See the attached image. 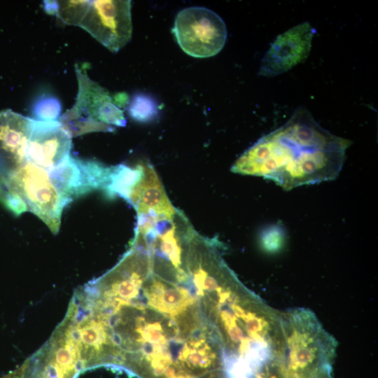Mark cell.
<instances>
[{
	"mask_svg": "<svg viewBox=\"0 0 378 378\" xmlns=\"http://www.w3.org/2000/svg\"><path fill=\"white\" fill-rule=\"evenodd\" d=\"M127 202L134 208L137 215L171 216L178 210L170 202L156 171L147 162H144L143 176Z\"/></svg>",
	"mask_w": 378,
	"mask_h": 378,
	"instance_id": "10",
	"label": "cell"
},
{
	"mask_svg": "<svg viewBox=\"0 0 378 378\" xmlns=\"http://www.w3.org/2000/svg\"><path fill=\"white\" fill-rule=\"evenodd\" d=\"M8 178L24 200L28 210L42 220L52 232L57 233L62 213L71 202L48 170L27 160Z\"/></svg>",
	"mask_w": 378,
	"mask_h": 378,
	"instance_id": "3",
	"label": "cell"
},
{
	"mask_svg": "<svg viewBox=\"0 0 378 378\" xmlns=\"http://www.w3.org/2000/svg\"><path fill=\"white\" fill-rule=\"evenodd\" d=\"M78 94L74 106L66 111L59 122L74 136L94 132H112L113 126L123 127L126 120L122 111L109 92L75 65Z\"/></svg>",
	"mask_w": 378,
	"mask_h": 378,
	"instance_id": "2",
	"label": "cell"
},
{
	"mask_svg": "<svg viewBox=\"0 0 378 378\" xmlns=\"http://www.w3.org/2000/svg\"><path fill=\"white\" fill-rule=\"evenodd\" d=\"M48 172L62 194L71 202L92 191L102 190L108 167L99 161L70 156L64 163Z\"/></svg>",
	"mask_w": 378,
	"mask_h": 378,
	"instance_id": "8",
	"label": "cell"
},
{
	"mask_svg": "<svg viewBox=\"0 0 378 378\" xmlns=\"http://www.w3.org/2000/svg\"><path fill=\"white\" fill-rule=\"evenodd\" d=\"M172 32L181 48L197 58L216 55L223 49L227 38L223 19L204 7H189L179 11Z\"/></svg>",
	"mask_w": 378,
	"mask_h": 378,
	"instance_id": "4",
	"label": "cell"
},
{
	"mask_svg": "<svg viewBox=\"0 0 378 378\" xmlns=\"http://www.w3.org/2000/svg\"><path fill=\"white\" fill-rule=\"evenodd\" d=\"M33 122L10 109L0 111V172L7 178L27 161Z\"/></svg>",
	"mask_w": 378,
	"mask_h": 378,
	"instance_id": "9",
	"label": "cell"
},
{
	"mask_svg": "<svg viewBox=\"0 0 378 378\" xmlns=\"http://www.w3.org/2000/svg\"><path fill=\"white\" fill-rule=\"evenodd\" d=\"M148 304L156 311L175 317L192 304L195 298L186 288L168 287L158 279H153L144 290Z\"/></svg>",
	"mask_w": 378,
	"mask_h": 378,
	"instance_id": "11",
	"label": "cell"
},
{
	"mask_svg": "<svg viewBox=\"0 0 378 378\" xmlns=\"http://www.w3.org/2000/svg\"><path fill=\"white\" fill-rule=\"evenodd\" d=\"M128 113L130 116L139 122H150L157 115L155 102L144 94H136L131 101Z\"/></svg>",
	"mask_w": 378,
	"mask_h": 378,
	"instance_id": "17",
	"label": "cell"
},
{
	"mask_svg": "<svg viewBox=\"0 0 378 378\" xmlns=\"http://www.w3.org/2000/svg\"><path fill=\"white\" fill-rule=\"evenodd\" d=\"M136 324V332L139 335V342L144 345L149 343L151 346H168L166 335L160 322L147 323L144 318H138Z\"/></svg>",
	"mask_w": 378,
	"mask_h": 378,
	"instance_id": "16",
	"label": "cell"
},
{
	"mask_svg": "<svg viewBox=\"0 0 378 378\" xmlns=\"http://www.w3.org/2000/svg\"><path fill=\"white\" fill-rule=\"evenodd\" d=\"M144 174V162L130 167L125 164L111 166L103 192L110 199L116 197L127 201L131 192Z\"/></svg>",
	"mask_w": 378,
	"mask_h": 378,
	"instance_id": "12",
	"label": "cell"
},
{
	"mask_svg": "<svg viewBox=\"0 0 378 378\" xmlns=\"http://www.w3.org/2000/svg\"><path fill=\"white\" fill-rule=\"evenodd\" d=\"M351 142L323 128L304 107L260 138L234 162L236 174L262 177L285 190L335 180Z\"/></svg>",
	"mask_w": 378,
	"mask_h": 378,
	"instance_id": "1",
	"label": "cell"
},
{
	"mask_svg": "<svg viewBox=\"0 0 378 378\" xmlns=\"http://www.w3.org/2000/svg\"><path fill=\"white\" fill-rule=\"evenodd\" d=\"M90 1H45L44 8L47 13L59 18L69 25L78 26L84 18Z\"/></svg>",
	"mask_w": 378,
	"mask_h": 378,
	"instance_id": "13",
	"label": "cell"
},
{
	"mask_svg": "<svg viewBox=\"0 0 378 378\" xmlns=\"http://www.w3.org/2000/svg\"><path fill=\"white\" fill-rule=\"evenodd\" d=\"M71 139L59 120L34 119L27 148V160L48 171L52 169L70 157Z\"/></svg>",
	"mask_w": 378,
	"mask_h": 378,
	"instance_id": "7",
	"label": "cell"
},
{
	"mask_svg": "<svg viewBox=\"0 0 378 378\" xmlns=\"http://www.w3.org/2000/svg\"><path fill=\"white\" fill-rule=\"evenodd\" d=\"M60 111V104L57 99L46 97L35 104L33 112L38 120L55 121L57 120Z\"/></svg>",
	"mask_w": 378,
	"mask_h": 378,
	"instance_id": "18",
	"label": "cell"
},
{
	"mask_svg": "<svg viewBox=\"0 0 378 378\" xmlns=\"http://www.w3.org/2000/svg\"><path fill=\"white\" fill-rule=\"evenodd\" d=\"M314 33L310 24L304 22L279 35L265 54L258 74L275 76L305 60Z\"/></svg>",
	"mask_w": 378,
	"mask_h": 378,
	"instance_id": "6",
	"label": "cell"
},
{
	"mask_svg": "<svg viewBox=\"0 0 378 378\" xmlns=\"http://www.w3.org/2000/svg\"><path fill=\"white\" fill-rule=\"evenodd\" d=\"M0 204L15 216L28 211L27 206L10 181L0 172Z\"/></svg>",
	"mask_w": 378,
	"mask_h": 378,
	"instance_id": "14",
	"label": "cell"
},
{
	"mask_svg": "<svg viewBox=\"0 0 378 378\" xmlns=\"http://www.w3.org/2000/svg\"><path fill=\"white\" fill-rule=\"evenodd\" d=\"M131 1H90L79 27L113 52L131 39L132 24Z\"/></svg>",
	"mask_w": 378,
	"mask_h": 378,
	"instance_id": "5",
	"label": "cell"
},
{
	"mask_svg": "<svg viewBox=\"0 0 378 378\" xmlns=\"http://www.w3.org/2000/svg\"><path fill=\"white\" fill-rule=\"evenodd\" d=\"M180 360L190 367L206 368L210 366L216 358V354L205 343L199 347H192L186 344L178 355Z\"/></svg>",
	"mask_w": 378,
	"mask_h": 378,
	"instance_id": "15",
	"label": "cell"
}]
</instances>
